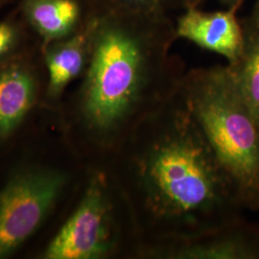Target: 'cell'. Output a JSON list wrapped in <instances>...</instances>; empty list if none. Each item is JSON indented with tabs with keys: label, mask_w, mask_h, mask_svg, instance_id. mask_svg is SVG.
<instances>
[{
	"label": "cell",
	"mask_w": 259,
	"mask_h": 259,
	"mask_svg": "<svg viewBox=\"0 0 259 259\" xmlns=\"http://www.w3.org/2000/svg\"><path fill=\"white\" fill-rule=\"evenodd\" d=\"M112 154L117 168L111 172L144 246L197 236L244 217L232 179L195 119L182 85Z\"/></svg>",
	"instance_id": "obj_1"
},
{
	"label": "cell",
	"mask_w": 259,
	"mask_h": 259,
	"mask_svg": "<svg viewBox=\"0 0 259 259\" xmlns=\"http://www.w3.org/2000/svg\"><path fill=\"white\" fill-rule=\"evenodd\" d=\"M164 47L111 28L93 44L76 118L95 149L113 153L130 134L180 90Z\"/></svg>",
	"instance_id": "obj_2"
},
{
	"label": "cell",
	"mask_w": 259,
	"mask_h": 259,
	"mask_svg": "<svg viewBox=\"0 0 259 259\" xmlns=\"http://www.w3.org/2000/svg\"><path fill=\"white\" fill-rule=\"evenodd\" d=\"M182 91L244 209L259 212V126L230 67L192 71L184 78Z\"/></svg>",
	"instance_id": "obj_3"
},
{
	"label": "cell",
	"mask_w": 259,
	"mask_h": 259,
	"mask_svg": "<svg viewBox=\"0 0 259 259\" xmlns=\"http://www.w3.org/2000/svg\"><path fill=\"white\" fill-rule=\"evenodd\" d=\"M144 241L111 171L89 169L73 211L48 245L47 259H139Z\"/></svg>",
	"instance_id": "obj_4"
},
{
	"label": "cell",
	"mask_w": 259,
	"mask_h": 259,
	"mask_svg": "<svg viewBox=\"0 0 259 259\" xmlns=\"http://www.w3.org/2000/svg\"><path fill=\"white\" fill-rule=\"evenodd\" d=\"M68 181L65 172L42 168L19 172L10 180L0 191V258L36 232Z\"/></svg>",
	"instance_id": "obj_5"
},
{
	"label": "cell",
	"mask_w": 259,
	"mask_h": 259,
	"mask_svg": "<svg viewBox=\"0 0 259 259\" xmlns=\"http://www.w3.org/2000/svg\"><path fill=\"white\" fill-rule=\"evenodd\" d=\"M139 259H259V225L242 217L197 236L148 244Z\"/></svg>",
	"instance_id": "obj_6"
},
{
	"label": "cell",
	"mask_w": 259,
	"mask_h": 259,
	"mask_svg": "<svg viewBox=\"0 0 259 259\" xmlns=\"http://www.w3.org/2000/svg\"><path fill=\"white\" fill-rule=\"evenodd\" d=\"M177 35L225 57L229 65L239 59L243 50L244 30L232 10L208 14L191 10L179 20Z\"/></svg>",
	"instance_id": "obj_7"
},
{
	"label": "cell",
	"mask_w": 259,
	"mask_h": 259,
	"mask_svg": "<svg viewBox=\"0 0 259 259\" xmlns=\"http://www.w3.org/2000/svg\"><path fill=\"white\" fill-rule=\"evenodd\" d=\"M35 99V83L27 72L11 68L0 71V138L13 133Z\"/></svg>",
	"instance_id": "obj_8"
},
{
	"label": "cell",
	"mask_w": 259,
	"mask_h": 259,
	"mask_svg": "<svg viewBox=\"0 0 259 259\" xmlns=\"http://www.w3.org/2000/svg\"><path fill=\"white\" fill-rule=\"evenodd\" d=\"M228 66L259 126V18L248 30H244L241 56L234 64Z\"/></svg>",
	"instance_id": "obj_9"
},
{
	"label": "cell",
	"mask_w": 259,
	"mask_h": 259,
	"mask_svg": "<svg viewBox=\"0 0 259 259\" xmlns=\"http://www.w3.org/2000/svg\"><path fill=\"white\" fill-rule=\"evenodd\" d=\"M88 56V37H75L47 56L49 93L59 95L65 87L82 72Z\"/></svg>",
	"instance_id": "obj_10"
},
{
	"label": "cell",
	"mask_w": 259,
	"mask_h": 259,
	"mask_svg": "<svg viewBox=\"0 0 259 259\" xmlns=\"http://www.w3.org/2000/svg\"><path fill=\"white\" fill-rule=\"evenodd\" d=\"M26 12L39 33L49 38L66 35L79 16L74 0H28Z\"/></svg>",
	"instance_id": "obj_11"
},
{
	"label": "cell",
	"mask_w": 259,
	"mask_h": 259,
	"mask_svg": "<svg viewBox=\"0 0 259 259\" xmlns=\"http://www.w3.org/2000/svg\"><path fill=\"white\" fill-rule=\"evenodd\" d=\"M16 38L14 28L7 23L0 24V57L9 51Z\"/></svg>",
	"instance_id": "obj_12"
},
{
	"label": "cell",
	"mask_w": 259,
	"mask_h": 259,
	"mask_svg": "<svg viewBox=\"0 0 259 259\" xmlns=\"http://www.w3.org/2000/svg\"><path fill=\"white\" fill-rule=\"evenodd\" d=\"M131 1H139V0H131Z\"/></svg>",
	"instance_id": "obj_13"
},
{
	"label": "cell",
	"mask_w": 259,
	"mask_h": 259,
	"mask_svg": "<svg viewBox=\"0 0 259 259\" xmlns=\"http://www.w3.org/2000/svg\"><path fill=\"white\" fill-rule=\"evenodd\" d=\"M231 1H238V0H231Z\"/></svg>",
	"instance_id": "obj_14"
}]
</instances>
